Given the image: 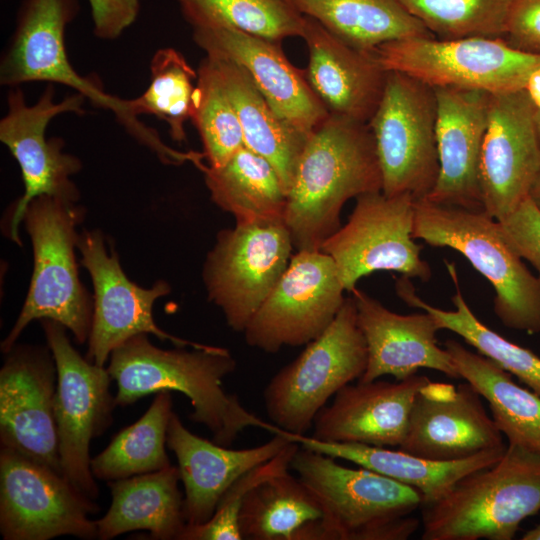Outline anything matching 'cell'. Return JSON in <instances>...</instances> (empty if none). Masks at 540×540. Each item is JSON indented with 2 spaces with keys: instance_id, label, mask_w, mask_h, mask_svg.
<instances>
[{
  "instance_id": "obj_13",
  "label": "cell",
  "mask_w": 540,
  "mask_h": 540,
  "mask_svg": "<svg viewBox=\"0 0 540 540\" xmlns=\"http://www.w3.org/2000/svg\"><path fill=\"white\" fill-rule=\"evenodd\" d=\"M54 96V84H48L38 101L27 105L20 86L11 87L8 111L0 121V141L17 161L24 183V194L13 207L8 229L9 238L20 246L19 225L32 199L48 195L77 202L80 196L72 176L82 169V162L63 151L61 138L48 139L46 129L59 114H83L86 96L77 92L61 102H55Z\"/></svg>"
},
{
  "instance_id": "obj_23",
  "label": "cell",
  "mask_w": 540,
  "mask_h": 540,
  "mask_svg": "<svg viewBox=\"0 0 540 540\" xmlns=\"http://www.w3.org/2000/svg\"><path fill=\"white\" fill-rule=\"evenodd\" d=\"M433 88L440 169L436 185L426 199L484 210L479 166L491 94L459 87Z\"/></svg>"
},
{
  "instance_id": "obj_26",
  "label": "cell",
  "mask_w": 540,
  "mask_h": 540,
  "mask_svg": "<svg viewBox=\"0 0 540 540\" xmlns=\"http://www.w3.org/2000/svg\"><path fill=\"white\" fill-rule=\"evenodd\" d=\"M301 38L309 56L306 79L328 112L368 123L388 74L376 54L347 44L307 16Z\"/></svg>"
},
{
  "instance_id": "obj_36",
  "label": "cell",
  "mask_w": 540,
  "mask_h": 540,
  "mask_svg": "<svg viewBox=\"0 0 540 540\" xmlns=\"http://www.w3.org/2000/svg\"><path fill=\"white\" fill-rule=\"evenodd\" d=\"M193 29L229 28L281 43L301 37L304 16L290 0H177Z\"/></svg>"
},
{
  "instance_id": "obj_11",
  "label": "cell",
  "mask_w": 540,
  "mask_h": 540,
  "mask_svg": "<svg viewBox=\"0 0 540 540\" xmlns=\"http://www.w3.org/2000/svg\"><path fill=\"white\" fill-rule=\"evenodd\" d=\"M294 249L284 222L236 224L220 230L202 278L227 325L243 333L285 272Z\"/></svg>"
},
{
  "instance_id": "obj_42",
  "label": "cell",
  "mask_w": 540,
  "mask_h": 540,
  "mask_svg": "<svg viewBox=\"0 0 540 540\" xmlns=\"http://www.w3.org/2000/svg\"><path fill=\"white\" fill-rule=\"evenodd\" d=\"M504 39L514 49L540 55V0H515Z\"/></svg>"
},
{
  "instance_id": "obj_40",
  "label": "cell",
  "mask_w": 540,
  "mask_h": 540,
  "mask_svg": "<svg viewBox=\"0 0 540 540\" xmlns=\"http://www.w3.org/2000/svg\"><path fill=\"white\" fill-rule=\"evenodd\" d=\"M299 447L290 440L275 457L241 476L222 496L213 516L199 525L186 524L179 540H241L239 512L244 495L262 480L288 471Z\"/></svg>"
},
{
  "instance_id": "obj_32",
  "label": "cell",
  "mask_w": 540,
  "mask_h": 540,
  "mask_svg": "<svg viewBox=\"0 0 540 540\" xmlns=\"http://www.w3.org/2000/svg\"><path fill=\"white\" fill-rule=\"evenodd\" d=\"M303 16L318 21L347 44L368 52L383 43L435 37L399 0H290Z\"/></svg>"
},
{
  "instance_id": "obj_27",
  "label": "cell",
  "mask_w": 540,
  "mask_h": 540,
  "mask_svg": "<svg viewBox=\"0 0 540 540\" xmlns=\"http://www.w3.org/2000/svg\"><path fill=\"white\" fill-rule=\"evenodd\" d=\"M278 429L287 439L303 448L355 463L413 487L422 496V506L441 498L463 477L494 465L502 458L507 447L488 450L463 460L435 461L415 456L399 448L323 442L310 435H294Z\"/></svg>"
},
{
  "instance_id": "obj_8",
  "label": "cell",
  "mask_w": 540,
  "mask_h": 540,
  "mask_svg": "<svg viewBox=\"0 0 540 540\" xmlns=\"http://www.w3.org/2000/svg\"><path fill=\"white\" fill-rule=\"evenodd\" d=\"M437 101L432 86L388 71L381 101L368 122L376 145L386 196L426 198L439 176Z\"/></svg>"
},
{
  "instance_id": "obj_29",
  "label": "cell",
  "mask_w": 540,
  "mask_h": 540,
  "mask_svg": "<svg viewBox=\"0 0 540 540\" xmlns=\"http://www.w3.org/2000/svg\"><path fill=\"white\" fill-rule=\"evenodd\" d=\"M238 116L245 146L268 160L288 195L310 136L282 119L239 64L207 56Z\"/></svg>"
},
{
  "instance_id": "obj_37",
  "label": "cell",
  "mask_w": 540,
  "mask_h": 540,
  "mask_svg": "<svg viewBox=\"0 0 540 540\" xmlns=\"http://www.w3.org/2000/svg\"><path fill=\"white\" fill-rule=\"evenodd\" d=\"M195 71L174 48L157 50L150 62V83L138 97L124 101L131 115L150 114L165 121L171 138L186 140L184 124L191 119L196 86Z\"/></svg>"
},
{
  "instance_id": "obj_45",
  "label": "cell",
  "mask_w": 540,
  "mask_h": 540,
  "mask_svg": "<svg viewBox=\"0 0 540 540\" xmlns=\"http://www.w3.org/2000/svg\"><path fill=\"white\" fill-rule=\"evenodd\" d=\"M529 197L536 205V207L540 210V172L533 183Z\"/></svg>"
},
{
  "instance_id": "obj_5",
  "label": "cell",
  "mask_w": 540,
  "mask_h": 540,
  "mask_svg": "<svg viewBox=\"0 0 540 540\" xmlns=\"http://www.w3.org/2000/svg\"><path fill=\"white\" fill-rule=\"evenodd\" d=\"M85 209L77 202L42 195L23 214L33 249V272L26 299L1 351L6 354L33 320L50 319L69 330L78 344L88 342L93 297L80 281L75 257Z\"/></svg>"
},
{
  "instance_id": "obj_43",
  "label": "cell",
  "mask_w": 540,
  "mask_h": 540,
  "mask_svg": "<svg viewBox=\"0 0 540 540\" xmlns=\"http://www.w3.org/2000/svg\"><path fill=\"white\" fill-rule=\"evenodd\" d=\"M94 34L101 39H115L136 20L139 0H89Z\"/></svg>"
},
{
  "instance_id": "obj_12",
  "label": "cell",
  "mask_w": 540,
  "mask_h": 540,
  "mask_svg": "<svg viewBox=\"0 0 540 540\" xmlns=\"http://www.w3.org/2000/svg\"><path fill=\"white\" fill-rule=\"evenodd\" d=\"M415 201L408 193L386 196L382 191L356 197L346 224L320 248L333 259L347 292L376 271H395L424 282L431 278L422 247L413 237Z\"/></svg>"
},
{
  "instance_id": "obj_10",
  "label": "cell",
  "mask_w": 540,
  "mask_h": 540,
  "mask_svg": "<svg viewBox=\"0 0 540 540\" xmlns=\"http://www.w3.org/2000/svg\"><path fill=\"white\" fill-rule=\"evenodd\" d=\"M57 368L54 415L63 476L81 494L96 499L99 489L91 472L90 444L112 423L117 406L106 366L82 357L60 323L40 320Z\"/></svg>"
},
{
  "instance_id": "obj_16",
  "label": "cell",
  "mask_w": 540,
  "mask_h": 540,
  "mask_svg": "<svg viewBox=\"0 0 540 540\" xmlns=\"http://www.w3.org/2000/svg\"><path fill=\"white\" fill-rule=\"evenodd\" d=\"M76 248L94 289L87 360L106 366L112 351L138 334H153L178 347L209 346L179 338L158 327L152 315L153 305L158 298L169 294L170 285L159 280L151 288H143L132 282L123 271L114 249L108 252L100 230L80 232Z\"/></svg>"
},
{
  "instance_id": "obj_35",
  "label": "cell",
  "mask_w": 540,
  "mask_h": 540,
  "mask_svg": "<svg viewBox=\"0 0 540 540\" xmlns=\"http://www.w3.org/2000/svg\"><path fill=\"white\" fill-rule=\"evenodd\" d=\"M172 406L170 392L157 393L141 418L120 430L102 452L91 458L93 476L109 482L171 466L166 445Z\"/></svg>"
},
{
  "instance_id": "obj_20",
  "label": "cell",
  "mask_w": 540,
  "mask_h": 540,
  "mask_svg": "<svg viewBox=\"0 0 540 540\" xmlns=\"http://www.w3.org/2000/svg\"><path fill=\"white\" fill-rule=\"evenodd\" d=\"M80 10L78 0H23L16 27L0 62V84L17 87L34 81L62 84L93 103L110 107L100 82L81 77L65 48V30Z\"/></svg>"
},
{
  "instance_id": "obj_39",
  "label": "cell",
  "mask_w": 540,
  "mask_h": 540,
  "mask_svg": "<svg viewBox=\"0 0 540 540\" xmlns=\"http://www.w3.org/2000/svg\"><path fill=\"white\" fill-rule=\"evenodd\" d=\"M438 39L504 38L515 0H399Z\"/></svg>"
},
{
  "instance_id": "obj_38",
  "label": "cell",
  "mask_w": 540,
  "mask_h": 540,
  "mask_svg": "<svg viewBox=\"0 0 540 540\" xmlns=\"http://www.w3.org/2000/svg\"><path fill=\"white\" fill-rule=\"evenodd\" d=\"M191 120L211 167L222 166L245 146L236 111L207 56L197 69Z\"/></svg>"
},
{
  "instance_id": "obj_47",
  "label": "cell",
  "mask_w": 540,
  "mask_h": 540,
  "mask_svg": "<svg viewBox=\"0 0 540 540\" xmlns=\"http://www.w3.org/2000/svg\"><path fill=\"white\" fill-rule=\"evenodd\" d=\"M536 125L540 142V111L536 110Z\"/></svg>"
},
{
  "instance_id": "obj_21",
  "label": "cell",
  "mask_w": 540,
  "mask_h": 540,
  "mask_svg": "<svg viewBox=\"0 0 540 540\" xmlns=\"http://www.w3.org/2000/svg\"><path fill=\"white\" fill-rule=\"evenodd\" d=\"M193 40L206 56L243 67L274 111L301 133L310 136L330 114L279 42L229 28L193 29Z\"/></svg>"
},
{
  "instance_id": "obj_6",
  "label": "cell",
  "mask_w": 540,
  "mask_h": 540,
  "mask_svg": "<svg viewBox=\"0 0 540 540\" xmlns=\"http://www.w3.org/2000/svg\"><path fill=\"white\" fill-rule=\"evenodd\" d=\"M413 237L463 255L492 285L493 310L509 329L540 333V280L484 210L415 201Z\"/></svg>"
},
{
  "instance_id": "obj_46",
  "label": "cell",
  "mask_w": 540,
  "mask_h": 540,
  "mask_svg": "<svg viewBox=\"0 0 540 540\" xmlns=\"http://www.w3.org/2000/svg\"><path fill=\"white\" fill-rule=\"evenodd\" d=\"M522 540H540V523L528 530L522 536Z\"/></svg>"
},
{
  "instance_id": "obj_9",
  "label": "cell",
  "mask_w": 540,
  "mask_h": 540,
  "mask_svg": "<svg viewBox=\"0 0 540 540\" xmlns=\"http://www.w3.org/2000/svg\"><path fill=\"white\" fill-rule=\"evenodd\" d=\"M374 53L387 71L408 74L432 87L490 94L525 89L540 67V55L514 49L504 38L411 37L383 43Z\"/></svg>"
},
{
  "instance_id": "obj_28",
  "label": "cell",
  "mask_w": 540,
  "mask_h": 540,
  "mask_svg": "<svg viewBox=\"0 0 540 540\" xmlns=\"http://www.w3.org/2000/svg\"><path fill=\"white\" fill-rule=\"evenodd\" d=\"M177 466L109 481L112 502L96 520L97 538L110 540L136 530L154 540H179L186 526Z\"/></svg>"
},
{
  "instance_id": "obj_18",
  "label": "cell",
  "mask_w": 540,
  "mask_h": 540,
  "mask_svg": "<svg viewBox=\"0 0 540 540\" xmlns=\"http://www.w3.org/2000/svg\"><path fill=\"white\" fill-rule=\"evenodd\" d=\"M49 347L15 344L0 369V444L61 472ZM63 475V474H62Z\"/></svg>"
},
{
  "instance_id": "obj_17",
  "label": "cell",
  "mask_w": 540,
  "mask_h": 540,
  "mask_svg": "<svg viewBox=\"0 0 540 540\" xmlns=\"http://www.w3.org/2000/svg\"><path fill=\"white\" fill-rule=\"evenodd\" d=\"M539 172L536 108L527 92L491 94L479 166L484 211L506 218L529 197Z\"/></svg>"
},
{
  "instance_id": "obj_22",
  "label": "cell",
  "mask_w": 540,
  "mask_h": 540,
  "mask_svg": "<svg viewBox=\"0 0 540 540\" xmlns=\"http://www.w3.org/2000/svg\"><path fill=\"white\" fill-rule=\"evenodd\" d=\"M429 381L414 374L395 382L349 383L319 411L310 436L323 442L399 448L415 398Z\"/></svg>"
},
{
  "instance_id": "obj_14",
  "label": "cell",
  "mask_w": 540,
  "mask_h": 540,
  "mask_svg": "<svg viewBox=\"0 0 540 540\" xmlns=\"http://www.w3.org/2000/svg\"><path fill=\"white\" fill-rule=\"evenodd\" d=\"M99 507L59 472L6 447L0 448V532L4 540L97 538Z\"/></svg>"
},
{
  "instance_id": "obj_44",
  "label": "cell",
  "mask_w": 540,
  "mask_h": 540,
  "mask_svg": "<svg viewBox=\"0 0 540 540\" xmlns=\"http://www.w3.org/2000/svg\"><path fill=\"white\" fill-rule=\"evenodd\" d=\"M525 91L536 110L540 111V67L530 75L525 86Z\"/></svg>"
},
{
  "instance_id": "obj_3",
  "label": "cell",
  "mask_w": 540,
  "mask_h": 540,
  "mask_svg": "<svg viewBox=\"0 0 540 540\" xmlns=\"http://www.w3.org/2000/svg\"><path fill=\"white\" fill-rule=\"evenodd\" d=\"M290 469L322 509L302 540H406L420 525L412 513L423 500L411 486L363 467L348 468L301 446Z\"/></svg>"
},
{
  "instance_id": "obj_31",
  "label": "cell",
  "mask_w": 540,
  "mask_h": 540,
  "mask_svg": "<svg viewBox=\"0 0 540 540\" xmlns=\"http://www.w3.org/2000/svg\"><path fill=\"white\" fill-rule=\"evenodd\" d=\"M211 200L230 213L236 224L284 222L287 194L264 157L240 148L225 164L200 169Z\"/></svg>"
},
{
  "instance_id": "obj_33",
  "label": "cell",
  "mask_w": 540,
  "mask_h": 540,
  "mask_svg": "<svg viewBox=\"0 0 540 540\" xmlns=\"http://www.w3.org/2000/svg\"><path fill=\"white\" fill-rule=\"evenodd\" d=\"M321 517L313 492L288 470L262 480L244 495L239 529L242 539L302 540L305 529Z\"/></svg>"
},
{
  "instance_id": "obj_34",
  "label": "cell",
  "mask_w": 540,
  "mask_h": 540,
  "mask_svg": "<svg viewBox=\"0 0 540 540\" xmlns=\"http://www.w3.org/2000/svg\"><path fill=\"white\" fill-rule=\"evenodd\" d=\"M446 265L456 289L452 296L454 310H443L425 302L417 295L408 277L401 276L396 280L395 289L398 297L408 306L431 314L440 330L447 329L456 333L478 353L491 359L540 395V357L533 351L507 340L482 323L461 293L455 265L453 263Z\"/></svg>"
},
{
  "instance_id": "obj_7",
  "label": "cell",
  "mask_w": 540,
  "mask_h": 540,
  "mask_svg": "<svg viewBox=\"0 0 540 540\" xmlns=\"http://www.w3.org/2000/svg\"><path fill=\"white\" fill-rule=\"evenodd\" d=\"M368 350L353 296L346 297L329 327L267 383L264 405L276 427L307 435L319 411L366 370Z\"/></svg>"
},
{
  "instance_id": "obj_19",
  "label": "cell",
  "mask_w": 540,
  "mask_h": 540,
  "mask_svg": "<svg viewBox=\"0 0 540 540\" xmlns=\"http://www.w3.org/2000/svg\"><path fill=\"white\" fill-rule=\"evenodd\" d=\"M481 395L467 381H429L417 394L399 449L435 461H457L505 448Z\"/></svg>"
},
{
  "instance_id": "obj_41",
  "label": "cell",
  "mask_w": 540,
  "mask_h": 540,
  "mask_svg": "<svg viewBox=\"0 0 540 540\" xmlns=\"http://www.w3.org/2000/svg\"><path fill=\"white\" fill-rule=\"evenodd\" d=\"M498 224L505 240L536 269L540 280V210L531 198H526Z\"/></svg>"
},
{
  "instance_id": "obj_30",
  "label": "cell",
  "mask_w": 540,
  "mask_h": 540,
  "mask_svg": "<svg viewBox=\"0 0 540 540\" xmlns=\"http://www.w3.org/2000/svg\"><path fill=\"white\" fill-rule=\"evenodd\" d=\"M460 378L470 383L489 405L491 417L508 444L540 454V395L521 387L512 375L458 341L444 343Z\"/></svg>"
},
{
  "instance_id": "obj_2",
  "label": "cell",
  "mask_w": 540,
  "mask_h": 540,
  "mask_svg": "<svg viewBox=\"0 0 540 540\" xmlns=\"http://www.w3.org/2000/svg\"><path fill=\"white\" fill-rule=\"evenodd\" d=\"M377 191L382 175L369 124L330 113L308 138L287 195L294 249L320 250L342 226L344 204Z\"/></svg>"
},
{
  "instance_id": "obj_1",
  "label": "cell",
  "mask_w": 540,
  "mask_h": 540,
  "mask_svg": "<svg viewBox=\"0 0 540 540\" xmlns=\"http://www.w3.org/2000/svg\"><path fill=\"white\" fill-rule=\"evenodd\" d=\"M147 335L129 338L110 355L107 370L117 383V406H128L153 393L176 391L190 400L189 418L206 427L217 444L230 447L250 427L269 432L271 423L250 412L223 387L224 379L237 367L228 349L212 345L161 349Z\"/></svg>"
},
{
  "instance_id": "obj_15",
  "label": "cell",
  "mask_w": 540,
  "mask_h": 540,
  "mask_svg": "<svg viewBox=\"0 0 540 540\" xmlns=\"http://www.w3.org/2000/svg\"><path fill=\"white\" fill-rule=\"evenodd\" d=\"M344 291L329 255L297 251L244 329L245 342L266 353L307 345L333 322L346 299Z\"/></svg>"
},
{
  "instance_id": "obj_24",
  "label": "cell",
  "mask_w": 540,
  "mask_h": 540,
  "mask_svg": "<svg viewBox=\"0 0 540 540\" xmlns=\"http://www.w3.org/2000/svg\"><path fill=\"white\" fill-rule=\"evenodd\" d=\"M351 293L368 350L367 367L358 381L370 382L386 375L404 380L421 368L460 378L451 355L438 345L440 328L431 314L424 310L398 314L362 290L355 288Z\"/></svg>"
},
{
  "instance_id": "obj_25",
  "label": "cell",
  "mask_w": 540,
  "mask_h": 540,
  "mask_svg": "<svg viewBox=\"0 0 540 540\" xmlns=\"http://www.w3.org/2000/svg\"><path fill=\"white\" fill-rule=\"evenodd\" d=\"M269 432L273 437L261 445L231 449L193 434L172 414L167 447L177 459L187 525L207 522L222 496L241 476L275 457L290 442L275 425Z\"/></svg>"
},
{
  "instance_id": "obj_4",
  "label": "cell",
  "mask_w": 540,
  "mask_h": 540,
  "mask_svg": "<svg viewBox=\"0 0 540 540\" xmlns=\"http://www.w3.org/2000/svg\"><path fill=\"white\" fill-rule=\"evenodd\" d=\"M422 507L423 540H511L540 511V454L507 444L494 465Z\"/></svg>"
}]
</instances>
